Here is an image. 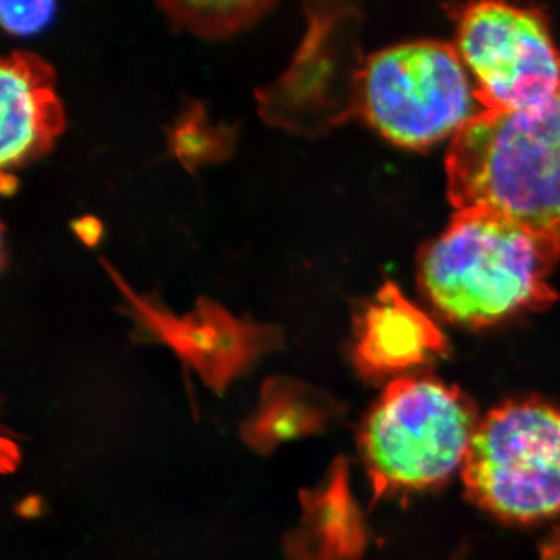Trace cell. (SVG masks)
I'll list each match as a JSON object with an SVG mask.
<instances>
[{
    "mask_svg": "<svg viewBox=\"0 0 560 560\" xmlns=\"http://www.w3.org/2000/svg\"><path fill=\"white\" fill-rule=\"evenodd\" d=\"M49 62L27 51L0 57V191L11 172L39 160L65 131V108Z\"/></svg>",
    "mask_w": 560,
    "mask_h": 560,
    "instance_id": "9",
    "label": "cell"
},
{
    "mask_svg": "<svg viewBox=\"0 0 560 560\" xmlns=\"http://www.w3.org/2000/svg\"><path fill=\"white\" fill-rule=\"evenodd\" d=\"M305 33L289 68L256 92L265 124L319 139L357 116L361 13L342 2L304 3Z\"/></svg>",
    "mask_w": 560,
    "mask_h": 560,
    "instance_id": "6",
    "label": "cell"
},
{
    "mask_svg": "<svg viewBox=\"0 0 560 560\" xmlns=\"http://www.w3.org/2000/svg\"><path fill=\"white\" fill-rule=\"evenodd\" d=\"M555 243L486 208L455 210L447 230L427 243L418 280L445 318L485 327L558 300L550 283Z\"/></svg>",
    "mask_w": 560,
    "mask_h": 560,
    "instance_id": "1",
    "label": "cell"
},
{
    "mask_svg": "<svg viewBox=\"0 0 560 560\" xmlns=\"http://www.w3.org/2000/svg\"><path fill=\"white\" fill-rule=\"evenodd\" d=\"M444 349L441 330L394 283H385L353 318L350 353L370 381L401 374Z\"/></svg>",
    "mask_w": 560,
    "mask_h": 560,
    "instance_id": "10",
    "label": "cell"
},
{
    "mask_svg": "<svg viewBox=\"0 0 560 560\" xmlns=\"http://www.w3.org/2000/svg\"><path fill=\"white\" fill-rule=\"evenodd\" d=\"M3 254H5V250H3V228L0 224V268L3 265Z\"/></svg>",
    "mask_w": 560,
    "mask_h": 560,
    "instance_id": "18",
    "label": "cell"
},
{
    "mask_svg": "<svg viewBox=\"0 0 560 560\" xmlns=\"http://www.w3.org/2000/svg\"><path fill=\"white\" fill-rule=\"evenodd\" d=\"M22 459L20 444L14 440L13 433L7 429L0 412V475L13 474Z\"/></svg>",
    "mask_w": 560,
    "mask_h": 560,
    "instance_id": "16",
    "label": "cell"
},
{
    "mask_svg": "<svg viewBox=\"0 0 560 560\" xmlns=\"http://www.w3.org/2000/svg\"><path fill=\"white\" fill-rule=\"evenodd\" d=\"M158 9L173 31L186 32L197 38L221 40L249 31L276 9L267 0L243 2H168L162 0Z\"/></svg>",
    "mask_w": 560,
    "mask_h": 560,
    "instance_id": "14",
    "label": "cell"
},
{
    "mask_svg": "<svg viewBox=\"0 0 560 560\" xmlns=\"http://www.w3.org/2000/svg\"><path fill=\"white\" fill-rule=\"evenodd\" d=\"M301 517L283 537L290 560H360L366 547L363 515L350 490L348 460L338 458L326 478L301 490Z\"/></svg>",
    "mask_w": 560,
    "mask_h": 560,
    "instance_id": "11",
    "label": "cell"
},
{
    "mask_svg": "<svg viewBox=\"0 0 560 560\" xmlns=\"http://www.w3.org/2000/svg\"><path fill=\"white\" fill-rule=\"evenodd\" d=\"M477 425L460 390L427 377L390 382L359 434L374 499L442 485L463 466Z\"/></svg>",
    "mask_w": 560,
    "mask_h": 560,
    "instance_id": "3",
    "label": "cell"
},
{
    "mask_svg": "<svg viewBox=\"0 0 560 560\" xmlns=\"http://www.w3.org/2000/svg\"><path fill=\"white\" fill-rule=\"evenodd\" d=\"M342 412L340 401L327 390L276 375L261 385L259 404L242 423L241 436L250 451L270 455L285 442L324 433Z\"/></svg>",
    "mask_w": 560,
    "mask_h": 560,
    "instance_id": "12",
    "label": "cell"
},
{
    "mask_svg": "<svg viewBox=\"0 0 560 560\" xmlns=\"http://www.w3.org/2000/svg\"><path fill=\"white\" fill-rule=\"evenodd\" d=\"M456 50L486 113L539 108L560 88V54L536 9L478 2L456 13Z\"/></svg>",
    "mask_w": 560,
    "mask_h": 560,
    "instance_id": "7",
    "label": "cell"
},
{
    "mask_svg": "<svg viewBox=\"0 0 560 560\" xmlns=\"http://www.w3.org/2000/svg\"><path fill=\"white\" fill-rule=\"evenodd\" d=\"M470 499L501 521H544L560 511V410L512 401L478 422L463 464Z\"/></svg>",
    "mask_w": 560,
    "mask_h": 560,
    "instance_id": "5",
    "label": "cell"
},
{
    "mask_svg": "<svg viewBox=\"0 0 560 560\" xmlns=\"http://www.w3.org/2000/svg\"><path fill=\"white\" fill-rule=\"evenodd\" d=\"M481 113L469 70L442 40H412L371 55L359 80L357 116L401 149L456 135Z\"/></svg>",
    "mask_w": 560,
    "mask_h": 560,
    "instance_id": "4",
    "label": "cell"
},
{
    "mask_svg": "<svg viewBox=\"0 0 560 560\" xmlns=\"http://www.w3.org/2000/svg\"><path fill=\"white\" fill-rule=\"evenodd\" d=\"M103 265L121 294L138 337L167 346L215 393H224L261 357L282 348L279 327L238 318L208 298H200L190 312L176 315L149 294L138 293L113 265Z\"/></svg>",
    "mask_w": 560,
    "mask_h": 560,
    "instance_id": "8",
    "label": "cell"
},
{
    "mask_svg": "<svg viewBox=\"0 0 560 560\" xmlns=\"http://www.w3.org/2000/svg\"><path fill=\"white\" fill-rule=\"evenodd\" d=\"M445 171L455 210H493L560 250V88L539 108L481 110L452 139Z\"/></svg>",
    "mask_w": 560,
    "mask_h": 560,
    "instance_id": "2",
    "label": "cell"
},
{
    "mask_svg": "<svg viewBox=\"0 0 560 560\" xmlns=\"http://www.w3.org/2000/svg\"><path fill=\"white\" fill-rule=\"evenodd\" d=\"M54 2H0V27L13 35L39 32L54 18Z\"/></svg>",
    "mask_w": 560,
    "mask_h": 560,
    "instance_id": "15",
    "label": "cell"
},
{
    "mask_svg": "<svg viewBox=\"0 0 560 560\" xmlns=\"http://www.w3.org/2000/svg\"><path fill=\"white\" fill-rule=\"evenodd\" d=\"M168 150L187 172L230 160L237 150V128L212 120L205 103L189 101L167 131Z\"/></svg>",
    "mask_w": 560,
    "mask_h": 560,
    "instance_id": "13",
    "label": "cell"
},
{
    "mask_svg": "<svg viewBox=\"0 0 560 560\" xmlns=\"http://www.w3.org/2000/svg\"><path fill=\"white\" fill-rule=\"evenodd\" d=\"M75 230L81 241L86 243V245H95V243L101 241L102 223L98 220L86 217V219L80 220L75 224Z\"/></svg>",
    "mask_w": 560,
    "mask_h": 560,
    "instance_id": "17",
    "label": "cell"
}]
</instances>
